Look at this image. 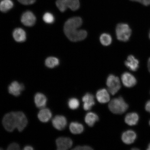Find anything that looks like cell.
Masks as SVG:
<instances>
[{
  "mask_svg": "<svg viewBox=\"0 0 150 150\" xmlns=\"http://www.w3.org/2000/svg\"><path fill=\"white\" fill-rule=\"evenodd\" d=\"M82 21L79 17H74L67 20L64 24V31L69 40L77 42L85 39L87 35V32L78 29L82 25Z\"/></svg>",
  "mask_w": 150,
  "mask_h": 150,
  "instance_id": "obj_1",
  "label": "cell"
},
{
  "mask_svg": "<svg viewBox=\"0 0 150 150\" xmlns=\"http://www.w3.org/2000/svg\"><path fill=\"white\" fill-rule=\"evenodd\" d=\"M128 107V104L121 97L112 99L108 104V108L110 111L117 114L124 113Z\"/></svg>",
  "mask_w": 150,
  "mask_h": 150,
  "instance_id": "obj_2",
  "label": "cell"
},
{
  "mask_svg": "<svg viewBox=\"0 0 150 150\" xmlns=\"http://www.w3.org/2000/svg\"><path fill=\"white\" fill-rule=\"evenodd\" d=\"M132 31L128 24L121 23L118 24L116 28L117 39L120 41L127 42L130 39Z\"/></svg>",
  "mask_w": 150,
  "mask_h": 150,
  "instance_id": "obj_3",
  "label": "cell"
},
{
  "mask_svg": "<svg viewBox=\"0 0 150 150\" xmlns=\"http://www.w3.org/2000/svg\"><path fill=\"white\" fill-rule=\"evenodd\" d=\"M56 4L62 12H64L68 8L76 11L79 9L80 6L79 0H57Z\"/></svg>",
  "mask_w": 150,
  "mask_h": 150,
  "instance_id": "obj_4",
  "label": "cell"
},
{
  "mask_svg": "<svg viewBox=\"0 0 150 150\" xmlns=\"http://www.w3.org/2000/svg\"><path fill=\"white\" fill-rule=\"evenodd\" d=\"M4 127L8 132H12L17 127L16 112H9L4 116L3 120Z\"/></svg>",
  "mask_w": 150,
  "mask_h": 150,
  "instance_id": "obj_5",
  "label": "cell"
},
{
  "mask_svg": "<svg viewBox=\"0 0 150 150\" xmlns=\"http://www.w3.org/2000/svg\"><path fill=\"white\" fill-rule=\"evenodd\" d=\"M106 85L108 91L112 95H115L121 88L120 81L119 78L114 75H110L107 79Z\"/></svg>",
  "mask_w": 150,
  "mask_h": 150,
  "instance_id": "obj_6",
  "label": "cell"
},
{
  "mask_svg": "<svg viewBox=\"0 0 150 150\" xmlns=\"http://www.w3.org/2000/svg\"><path fill=\"white\" fill-rule=\"evenodd\" d=\"M36 20L35 15L30 11H27L24 13L21 18L22 23L27 27H32L34 25Z\"/></svg>",
  "mask_w": 150,
  "mask_h": 150,
  "instance_id": "obj_7",
  "label": "cell"
},
{
  "mask_svg": "<svg viewBox=\"0 0 150 150\" xmlns=\"http://www.w3.org/2000/svg\"><path fill=\"white\" fill-rule=\"evenodd\" d=\"M121 80L125 87L131 88L134 87L137 83L136 79L130 73L125 72L121 76Z\"/></svg>",
  "mask_w": 150,
  "mask_h": 150,
  "instance_id": "obj_8",
  "label": "cell"
},
{
  "mask_svg": "<svg viewBox=\"0 0 150 150\" xmlns=\"http://www.w3.org/2000/svg\"><path fill=\"white\" fill-rule=\"evenodd\" d=\"M56 144L57 150H66L72 147L73 142L70 138L61 137L56 140Z\"/></svg>",
  "mask_w": 150,
  "mask_h": 150,
  "instance_id": "obj_9",
  "label": "cell"
},
{
  "mask_svg": "<svg viewBox=\"0 0 150 150\" xmlns=\"http://www.w3.org/2000/svg\"><path fill=\"white\" fill-rule=\"evenodd\" d=\"M52 125L55 129L59 130H63L67 124L66 118L64 116L58 115L55 116L52 121Z\"/></svg>",
  "mask_w": 150,
  "mask_h": 150,
  "instance_id": "obj_10",
  "label": "cell"
},
{
  "mask_svg": "<svg viewBox=\"0 0 150 150\" xmlns=\"http://www.w3.org/2000/svg\"><path fill=\"white\" fill-rule=\"evenodd\" d=\"M16 113L17 118L16 128L18 131L21 132L27 126L28 120L23 112L18 111L16 112Z\"/></svg>",
  "mask_w": 150,
  "mask_h": 150,
  "instance_id": "obj_11",
  "label": "cell"
},
{
  "mask_svg": "<svg viewBox=\"0 0 150 150\" xmlns=\"http://www.w3.org/2000/svg\"><path fill=\"white\" fill-rule=\"evenodd\" d=\"M24 89L25 87L23 84L16 81L13 82L8 87L9 93L15 96H19Z\"/></svg>",
  "mask_w": 150,
  "mask_h": 150,
  "instance_id": "obj_12",
  "label": "cell"
},
{
  "mask_svg": "<svg viewBox=\"0 0 150 150\" xmlns=\"http://www.w3.org/2000/svg\"><path fill=\"white\" fill-rule=\"evenodd\" d=\"M137 138L136 133L134 131L128 130L122 134L121 139L124 143L127 145L132 144L135 142Z\"/></svg>",
  "mask_w": 150,
  "mask_h": 150,
  "instance_id": "obj_13",
  "label": "cell"
},
{
  "mask_svg": "<svg viewBox=\"0 0 150 150\" xmlns=\"http://www.w3.org/2000/svg\"><path fill=\"white\" fill-rule=\"evenodd\" d=\"M139 62L134 56L129 55L126 61L125 62V65L127 68L132 71H136L139 67Z\"/></svg>",
  "mask_w": 150,
  "mask_h": 150,
  "instance_id": "obj_14",
  "label": "cell"
},
{
  "mask_svg": "<svg viewBox=\"0 0 150 150\" xmlns=\"http://www.w3.org/2000/svg\"><path fill=\"white\" fill-rule=\"evenodd\" d=\"M83 103V108L85 110L91 109L92 106L95 104L94 97L91 94L88 93L84 96L82 98Z\"/></svg>",
  "mask_w": 150,
  "mask_h": 150,
  "instance_id": "obj_15",
  "label": "cell"
},
{
  "mask_svg": "<svg viewBox=\"0 0 150 150\" xmlns=\"http://www.w3.org/2000/svg\"><path fill=\"white\" fill-rule=\"evenodd\" d=\"M108 90L105 89H99L97 92L96 97L99 103L105 104L109 102L110 97Z\"/></svg>",
  "mask_w": 150,
  "mask_h": 150,
  "instance_id": "obj_16",
  "label": "cell"
},
{
  "mask_svg": "<svg viewBox=\"0 0 150 150\" xmlns=\"http://www.w3.org/2000/svg\"><path fill=\"white\" fill-rule=\"evenodd\" d=\"M52 117V113L48 108H42L38 114L39 120L42 122L46 123L50 120Z\"/></svg>",
  "mask_w": 150,
  "mask_h": 150,
  "instance_id": "obj_17",
  "label": "cell"
},
{
  "mask_svg": "<svg viewBox=\"0 0 150 150\" xmlns=\"http://www.w3.org/2000/svg\"><path fill=\"white\" fill-rule=\"evenodd\" d=\"M35 103L38 108H42L46 106L47 100V97L43 93H37L35 96Z\"/></svg>",
  "mask_w": 150,
  "mask_h": 150,
  "instance_id": "obj_18",
  "label": "cell"
},
{
  "mask_svg": "<svg viewBox=\"0 0 150 150\" xmlns=\"http://www.w3.org/2000/svg\"><path fill=\"white\" fill-rule=\"evenodd\" d=\"M139 117L138 114L135 112L127 114L125 117V122L127 125L134 126L137 124Z\"/></svg>",
  "mask_w": 150,
  "mask_h": 150,
  "instance_id": "obj_19",
  "label": "cell"
},
{
  "mask_svg": "<svg viewBox=\"0 0 150 150\" xmlns=\"http://www.w3.org/2000/svg\"><path fill=\"white\" fill-rule=\"evenodd\" d=\"M14 40L18 42H23L26 40V34L25 31L21 28H16L13 33Z\"/></svg>",
  "mask_w": 150,
  "mask_h": 150,
  "instance_id": "obj_20",
  "label": "cell"
},
{
  "mask_svg": "<svg viewBox=\"0 0 150 150\" xmlns=\"http://www.w3.org/2000/svg\"><path fill=\"white\" fill-rule=\"evenodd\" d=\"M99 120L98 116L94 112H90L86 114L85 117V121L89 126L92 127L96 122Z\"/></svg>",
  "mask_w": 150,
  "mask_h": 150,
  "instance_id": "obj_21",
  "label": "cell"
},
{
  "mask_svg": "<svg viewBox=\"0 0 150 150\" xmlns=\"http://www.w3.org/2000/svg\"><path fill=\"white\" fill-rule=\"evenodd\" d=\"M84 129L83 125L77 122H72L69 126L71 132L75 134H81L83 132Z\"/></svg>",
  "mask_w": 150,
  "mask_h": 150,
  "instance_id": "obj_22",
  "label": "cell"
},
{
  "mask_svg": "<svg viewBox=\"0 0 150 150\" xmlns=\"http://www.w3.org/2000/svg\"><path fill=\"white\" fill-rule=\"evenodd\" d=\"M14 6L12 0H3L0 3V11L3 13H6L10 10Z\"/></svg>",
  "mask_w": 150,
  "mask_h": 150,
  "instance_id": "obj_23",
  "label": "cell"
},
{
  "mask_svg": "<svg viewBox=\"0 0 150 150\" xmlns=\"http://www.w3.org/2000/svg\"><path fill=\"white\" fill-rule=\"evenodd\" d=\"M45 64L47 67L50 68H53L59 64V61L57 58L49 57L46 59Z\"/></svg>",
  "mask_w": 150,
  "mask_h": 150,
  "instance_id": "obj_24",
  "label": "cell"
},
{
  "mask_svg": "<svg viewBox=\"0 0 150 150\" xmlns=\"http://www.w3.org/2000/svg\"><path fill=\"white\" fill-rule=\"evenodd\" d=\"M100 41L103 45L108 46L111 44L112 38L111 36L108 34L103 33L100 36Z\"/></svg>",
  "mask_w": 150,
  "mask_h": 150,
  "instance_id": "obj_25",
  "label": "cell"
},
{
  "mask_svg": "<svg viewBox=\"0 0 150 150\" xmlns=\"http://www.w3.org/2000/svg\"><path fill=\"white\" fill-rule=\"evenodd\" d=\"M68 105L69 108H70L71 109L76 110L79 106V101L76 98H71L69 100Z\"/></svg>",
  "mask_w": 150,
  "mask_h": 150,
  "instance_id": "obj_26",
  "label": "cell"
},
{
  "mask_svg": "<svg viewBox=\"0 0 150 150\" xmlns=\"http://www.w3.org/2000/svg\"><path fill=\"white\" fill-rule=\"evenodd\" d=\"M43 19L45 23L48 24L53 23L55 20V18L53 14L47 12L43 16Z\"/></svg>",
  "mask_w": 150,
  "mask_h": 150,
  "instance_id": "obj_27",
  "label": "cell"
},
{
  "mask_svg": "<svg viewBox=\"0 0 150 150\" xmlns=\"http://www.w3.org/2000/svg\"><path fill=\"white\" fill-rule=\"evenodd\" d=\"M19 2L24 5H30L34 3L36 0H18Z\"/></svg>",
  "mask_w": 150,
  "mask_h": 150,
  "instance_id": "obj_28",
  "label": "cell"
},
{
  "mask_svg": "<svg viewBox=\"0 0 150 150\" xmlns=\"http://www.w3.org/2000/svg\"><path fill=\"white\" fill-rule=\"evenodd\" d=\"M7 150H19L20 147L18 144L16 143H13L10 144L7 148Z\"/></svg>",
  "mask_w": 150,
  "mask_h": 150,
  "instance_id": "obj_29",
  "label": "cell"
},
{
  "mask_svg": "<svg viewBox=\"0 0 150 150\" xmlns=\"http://www.w3.org/2000/svg\"><path fill=\"white\" fill-rule=\"evenodd\" d=\"M73 149L76 150H93V149L89 146H76Z\"/></svg>",
  "mask_w": 150,
  "mask_h": 150,
  "instance_id": "obj_30",
  "label": "cell"
},
{
  "mask_svg": "<svg viewBox=\"0 0 150 150\" xmlns=\"http://www.w3.org/2000/svg\"><path fill=\"white\" fill-rule=\"evenodd\" d=\"M130 1L138 2L146 6H148L150 5V0H130Z\"/></svg>",
  "mask_w": 150,
  "mask_h": 150,
  "instance_id": "obj_31",
  "label": "cell"
},
{
  "mask_svg": "<svg viewBox=\"0 0 150 150\" xmlns=\"http://www.w3.org/2000/svg\"><path fill=\"white\" fill-rule=\"evenodd\" d=\"M145 108L146 111L150 113V100L148 101L146 103Z\"/></svg>",
  "mask_w": 150,
  "mask_h": 150,
  "instance_id": "obj_32",
  "label": "cell"
},
{
  "mask_svg": "<svg viewBox=\"0 0 150 150\" xmlns=\"http://www.w3.org/2000/svg\"><path fill=\"white\" fill-rule=\"evenodd\" d=\"M33 149L32 147L30 146H27L24 147V150H33Z\"/></svg>",
  "mask_w": 150,
  "mask_h": 150,
  "instance_id": "obj_33",
  "label": "cell"
},
{
  "mask_svg": "<svg viewBox=\"0 0 150 150\" xmlns=\"http://www.w3.org/2000/svg\"><path fill=\"white\" fill-rule=\"evenodd\" d=\"M148 68L149 72L150 73V57L149 58L148 61Z\"/></svg>",
  "mask_w": 150,
  "mask_h": 150,
  "instance_id": "obj_34",
  "label": "cell"
},
{
  "mask_svg": "<svg viewBox=\"0 0 150 150\" xmlns=\"http://www.w3.org/2000/svg\"><path fill=\"white\" fill-rule=\"evenodd\" d=\"M147 150H150V143L149 144V145H148Z\"/></svg>",
  "mask_w": 150,
  "mask_h": 150,
  "instance_id": "obj_35",
  "label": "cell"
},
{
  "mask_svg": "<svg viewBox=\"0 0 150 150\" xmlns=\"http://www.w3.org/2000/svg\"><path fill=\"white\" fill-rule=\"evenodd\" d=\"M149 38L150 39V31H149Z\"/></svg>",
  "mask_w": 150,
  "mask_h": 150,
  "instance_id": "obj_36",
  "label": "cell"
},
{
  "mask_svg": "<svg viewBox=\"0 0 150 150\" xmlns=\"http://www.w3.org/2000/svg\"><path fill=\"white\" fill-rule=\"evenodd\" d=\"M132 150H134V149H136V148H135V149H132Z\"/></svg>",
  "mask_w": 150,
  "mask_h": 150,
  "instance_id": "obj_37",
  "label": "cell"
},
{
  "mask_svg": "<svg viewBox=\"0 0 150 150\" xmlns=\"http://www.w3.org/2000/svg\"><path fill=\"white\" fill-rule=\"evenodd\" d=\"M149 125H150V120H149Z\"/></svg>",
  "mask_w": 150,
  "mask_h": 150,
  "instance_id": "obj_38",
  "label": "cell"
}]
</instances>
